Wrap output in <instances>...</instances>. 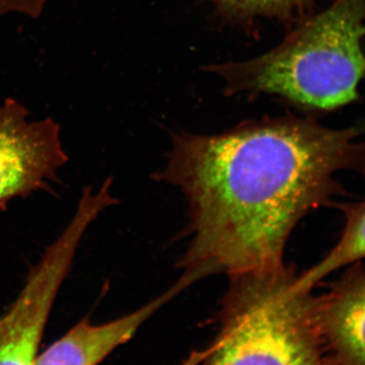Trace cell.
Returning <instances> with one entry per match:
<instances>
[{
    "instance_id": "cell-1",
    "label": "cell",
    "mask_w": 365,
    "mask_h": 365,
    "mask_svg": "<svg viewBox=\"0 0 365 365\" xmlns=\"http://www.w3.org/2000/svg\"><path fill=\"white\" fill-rule=\"evenodd\" d=\"M360 135L356 125L329 128L289 115L216 135L175 136L155 179L178 187L188 202L190 242L179 282L189 287L216 274L283 265L297 223L344 194L340 173L365 180Z\"/></svg>"
},
{
    "instance_id": "cell-2",
    "label": "cell",
    "mask_w": 365,
    "mask_h": 365,
    "mask_svg": "<svg viewBox=\"0 0 365 365\" xmlns=\"http://www.w3.org/2000/svg\"><path fill=\"white\" fill-rule=\"evenodd\" d=\"M365 0H332L299 21L275 49L249 61L211 66L227 95L277 96L312 112L359 100L365 78Z\"/></svg>"
},
{
    "instance_id": "cell-3",
    "label": "cell",
    "mask_w": 365,
    "mask_h": 365,
    "mask_svg": "<svg viewBox=\"0 0 365 365\" xmlns=\"http://www.w3.org/2000/svg\"><path fill=\"white\" fill-rule=\"evenodd\" d=\"M204 365H326L316 295L285 264L234 274Z\"/></svg>"
},
{
    "instance_id": "cell-4",
    "label": "cell",
    "mask_w": 365,
    "mask_h": 365,
    "mask_svg": "<svg viewBox=\"0 0 365 365\" xmlns=\"http://www.w3.org/2000/svg\"><path fill=\"white\" fill-rule=\"evenodd\" d=\"M111 186L109 178L98 191L83 190L71 222L30 269L20 294L0 317V365H35L46 324L81 240L98 215L118 203Z\"/></svg>"
},
{
    "instance_id": "cell-5",
    "label": "cell",
    "mask_w": 365,
    "mask_h": 365,
    "mask_svg": "<svg viewBox=\"0 0 365 365\" xmlns=\"http://www.w3.org/2000/svg\"><path fill=\"white\" fill-rule=\"evenodd\" d=\"M67 162L59 123L31 119L14 98L0 105V211L14 199L50 191Z\"/></svg>"
},
{
    "instance_id": "cell-6",
    "label": "cell",
    "mask_w": 365,
    "mask_h": 365,
    "mask_svg": "<svg viewBox=\"0 0 365 365\" xmlns=\"http://www.w3.org/2000/svg\"><path fill=\"white\" fill-rule=\"evenodd\" d=\"M316 295V319L326 365H365V266L342 269Z\"/></svg>"
},
{
    "instance_id": "cell-7",
    "label": "cell",
    "mask_w": 365,
    "mask_h": 365,
    "mask_svg": "<svg viewBox=\"0 0 365 365\" xmlns=\"http://www.w3.org/2000/svg\"><path fill=\"white\" fill-rule=\"evenodd\" d=\"M184 289L186 287L177 282L150 304L102 325L83 319L38 357L35 365H98L113 350L130 340L146 319Z\"/></svg>"
},
{
    "instance_id": "cell-8",
    "label": "cell",
    "mask_w": 365,
    "mask_h": 365,
    "mask_svg": "<svg viewBox=\"0 0 365 365\" xmlns=\"http://www.w3.org/2000/svg\"><path fill=\"white\" fill-rule=\"evenodd\" d=\"M344 216L339 240L323 259L306 272L299 274L302 287L314 289L330 274L365 258V196L349 202H336Z\"/></svg>"
},
{
    "instance_id": "cell-9",
    "label": "cell",
    "mask_w": 365,
    "mask_h": 365,
    "mask_svg": "<svg viewBox=\"0 0 365 365\" xmlns=\"http://www.w3.org/2000/svg\"><path fill=\"white\" fill-rule=\"evenodd\" d=\"M220 13L237 19L259 16L299 21L314 13L319 0H211ZM332 1V0H330Z\"/></svg>"
},
{
    "instance_id": "cell-10",
    "label": "cell",
    "mask_w": 365,
    "mask_h": 365,
    "mask_svg": "<svg viewBox=\"0 0 365 365\" xmlns=\"http://www.w3.org/2000/svg\"><path fill=\"white\" fill-rule=\"evenodd\" d=\"M50 1L52 0H0V16L18 14L39 18Z\"/></svg>"
},
{
    "instance_id": "cell-11",
    "label": "cell",
    "mask_w": 365,
    "mask_h": 365,
    "mask_svg": "<svg viewBox=\"0 0 365 365\" xmlns=\"http://www.w3.org/2000/svg\"><path fill=\"white\" fill-rule=\"evenodd\" d=\"M213 349H215V345H213L212 343V345L209 346V347L205 348V349L191 353L188 359H185L184 361L179 365H199L203 364L204 360L207 359L208 355L213 351Z\"/></svg>"
}]
</instances>
